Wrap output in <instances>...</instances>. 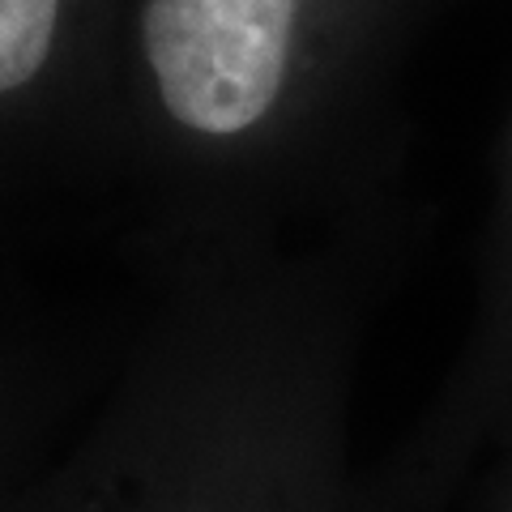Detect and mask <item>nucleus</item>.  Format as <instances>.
<instances>
[{"mask_svg": "<svg viewBox=\"0 0 512 512\" xmlns=\"http://www.w3.org/2000/svg\"><path fill=\"white\" fill-rule=\"evenodd\" d=\"M299 0H150L141 43L167 111L210 137L244 133L274 107Z\"/></svg>", "mask_w": 512, "mask_h": 512, "instance_id": "obj_1", "label": "nucleus"}, {"mask_svg": "<svg viewBox=\"0 0 512 512\" xmlns=\"http://www.w3.org/2000/svg\"><path fill=\"white\" fill-rule=\"evenodd\" d=\"M60 0H0V94L43 69L56 35Z\"/></svg>", "mask_w": 512, "mask_h": 512, "instance_id": "obj_2", "label": "nucleus"}]
</instances>
